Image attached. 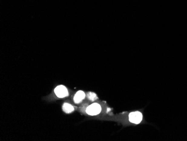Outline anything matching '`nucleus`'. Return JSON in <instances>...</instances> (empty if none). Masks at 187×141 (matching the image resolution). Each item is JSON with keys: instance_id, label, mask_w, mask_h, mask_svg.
<instances>
[{"instance_id": "f03ea898", "label": "nucleus", "mask_w": 187, "mask_h": 141, "mask_svg": "<svg viewBox=\"0 0 187 141\" xmlns=\"http://www.w3.org/2000/svg\"><path fill=\"white\" fill-rule=\"evenodd\" d=\"M102 111L101 105L98 103H93L87 106L85 109L86 114L90 116H96L99 114Z\"/></svg>"}, {"instance_id": "7ed1b4c3", "label": "nucleus", "mask_w": 187, "mask_h": 141, "mask_svg": "<svg viewBox=\"0 0 187 141\" xmlns=\"http://www.w3.org/2000/svg\"><path fill=\"white\" fill-rule=\"evenodd\" d=\"M128 118L130 122L136 124H138L141 122L143 119V115L142 113L140 112H132L129 114Z\"/></svg>"}, {"instance_id": "20e7f679", "label": "nucleus", "mask_w": 187, "mask_h": 141, "mask_svg": "<svg viewBox=\"0 0 187 141\" xmlns=\"http://www.w3.org/2000/svg\"><path fill=\"white\" fill-rule=\"evenodd\" d=\"M86 97L85 93L81 90L78 91L75 93L73 97V101L76 104H80L85 100Z\"/></svg>"}, {"instance_id": "f257e3e1", "label": "nucleus", "mask_w": 187, "mask_h": 141, "mask_svg": "<svg viewBox=\"0 0 187 141\" xmlns=\"http://www.w3.org/2000/svg\"><path fill=\"white\" fill-rule=\"evenodd\" d=\"M54 93L55 96L59 99L64 98L70 95L69 90L65 85H58L54 89Z\"/></svg>"}, {"instance_id": "39448f33", "label": "nucleus", "mask_w": 187, "mask_h": 141, "mask_svg": "<svg viewBox=\"0 0 187 141\" xmlns=\"http://www.w3.org/2000/svg\"><path fill=\"white\" fill-rule=\"evenodd\" d=\"M62 110L66 114H71L75 110V106L72 104L64 102L62 105Z\"/></svg>"}]
</instances>
